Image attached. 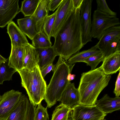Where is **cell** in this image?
<instances>
[{"mask_svg":"<svg viewBox=\"0 0 120 120\" xmlns=\"http://www.w3.org/2000/svg\"><path fill=\"white\" fill-rule=\"evenodd\" d=\"M50 0H40L33 14L30 16L34 23L37 33L42 32L44 22L48 16Z\"/></svg>","mask_w":120,"mask_h":120,"instance_id":"7c38bea8","label":"cell"},{"mask_svg":"<svg viewBox=\"0 0 120 120\" xmlns=\"http://www.w3.org/2000/svg\"><path fill=\"white\" fill-rule=\"evenodd\" d=\"M83 0H72L74 7L75 8H80Z\"/></svg>","mask_w":120,"mask_h":120,"instance_id":"e575fe53","label":"cell"},{"mask_svg":"<svg viewBox=\"0 0 120 120\" xmlns=\"http://www.w3.org/2000/svg\"><path fill=\"white\" fill-rule=\"evenodd\" d=\"M74 65L69 64L59 56L52 76L47 86L44 99L47 107L50 108L59 101L62 94L70 82L67 79Z\"/></svg>","mask_w":120,"mask_h":120,"instance_id":"3957f363","label":"cell"},{"mask_svg":"<svg viewBox=\"0 0 120 120\" xmlns=\"http://www.w3.org/2000/svg\"><path fill=\"white\" fill-rule=\"evenodd\" d=\"M79 100L78 88L75 87L74 83L70 82L63 92L59 101L72 108L79 104Z\"/></svg>","mask_w":120,"mask_h":120,"instance_id":"4fadbf2b","label":"cell"},{"mask_svg":"<svg viewBox=\"0 0 120 120\" xmlns=\"http://www.w3.org/2000/svg\"><path fill=\"white\" fill-rule=\"evenodd\" d=\"M97 9L109 15L116 16L117 13L111 10L109 7L105 0H96Z\"/></svg>","mask_w":120,"mask_h":120,"instance_id":"f546056e","label":"cell"},{"mask_svg":"<svg viewBox=\"0 0 120 120\" xmlns=\"http://www.w3.org/2000/svg\"><path fill=\"white\" fill-rule=\"evenodd\" d=\"M7 29L11 39V46H23L29 43L26 35L14 21L8 24Z\"/></svg>","mask_w":120,"mask_h":120,"instance_id":"5bb4252c","label":"cell"},{"mask_svg":"<svg viewBox=\"0 0 120 120\" xmlns=\"http://www.w3.org/2000/svg\"><path fill=\"white\" fill-rule=\"evenodd\" d=\"M120 24L119 19L116 16L110 15L97 9L94 11L93 15L91 32V36L99 40L106 30Z\"/></svg>","mask_w":120,"mask_h":120,"instance_id":"277c9868","label":"cell"},{"mask_svg":"<svg viewBox=\"0 0 120 120\" xmlns=\"http://www.w3.org/2000/svg\"><path fill=\"white\" fill-rule=\"evenodd\" d=\"M80 8H74L54 38L52 46L58 56L66 61L84 46L80 20Z\"/></svg>","mask_w":120,"mask_h":120,"instance_id":"6da1fadb","label":"cell"},{"mask_svg":"<svg viewBox=\"0 0 120 120\" xmlns=\"http://www.w3.org/2000/svg\"><path fill=\"white\" fill-rule=\"evenodd\" d=\"M39 59L35 48L29 43L25 45L23 68L31 70L38 64Z\"/></svg>","mask_w":120,"mask_h":120,"instance_id":"d6986e66","label":"cell"},{"mask_svg":"<svg viewBox=\"0 0 120 120\" xmlns=\"http://www.w3.org/2000/svg\"><path fill=\"white\" fill-rule=\"evenodd\" d=\"M113 92L115 95L116 97H119L120 94V72L119 71L115 84V88Z\"/></svg>","mask_w":120,"mask_h":120,"instance_id":"d6a6232c","label":"cell"},{"mask_svg":"<svg viewBox=\"0 0 120 120\" xmlns=\"http://www.w3.org/2000/svg\"><path fill=\"white\" fill-rule=\"evenodd\" d=\"M32 45L35 48L52 46L51 41L42 32L37 33L32 40Z\"/></svg>","mask_w":120,"mask_h":120,"instance_id":"484cf974","label":"cell"},{"mask_svg":"<svg viewBox=\"0 0 120 120\" xmlns=\"http://www.w3.org/2000/svg\"><path fill=\"white\" fill-rule=\"evenodd\" d=\"M72 120H99L107 114L96 106H86L78 104L72 108Z\"/></svg>","mask_w":120,"mask_h":120,"instance_id":"ba28073f","label":"cell"},{"mask_svg":"<svg viewBox=\"0 0 120 120\" xmlns=\"http://www.w3.org/2000/svg\"><path fill=\"white\" fill-rule=\"evenodd\" d=\"M35 106L30 103L27 112L25 120H35Z\"/></svg>","mask_w":120,"mask_h":120,"instance_id":"4dcf8cb0","label":"cell"},{"mask_svg":"<svg viewBox=\"0 0 120 120\" xmlns=\"http://www.w3.org/2000/svg\"><path fill=\"white\" fill-rule=\"evenodd\" d=\"M111 78L110 75L104 73L100 67L83 73L78 88L80 97L79 104L95 105L99 95L108 85Z\"/></svg>","mask_w":120,"mask_h":120,"instance_id":"7a4b0ae2","label":"cell"},{"mask_svg":"<svg viewBox=\"0 0 120 120\" xmlns=\"http://www.w3.org/2000/svg\"><path fill=\"white\" fill-rule=\"evenodd\" d=\"M17 21L21 31L32 40L37 32L35 25L31 17L18 19Z\"/></svg>","mask_w":120,"mask_h":120,"instance_id":"44dd1931","label":"cell"},{"mask_svg":"<svg viewBox=\"0 0 120 120\" xmlns=\"http://www.w3.org/2000/svg\"><path fill=\"white\" fill-rule=\"evenodd\" d=\"M30 103L27 97L22 94L16 106L5 120H25Z\"/></svg>","mask_w":120,"mask_h":120,"instance_id":"e0dca14e","label":"cell"},{"mask_svg":"<svg viewBox=\"0 0 120 120\" xmlns=\"http://www.w3.org/2000/svg\"><path fill=\"white\" fill-rule=\"evenodd\" d=\"M40 0H24L22 2L20 12L25 17L30 16L34 13Z\"/></svg>","mask_w":120,"mask_h":120,"instance_id":"d4e9b609","label":"cell"},{"mask_svg":"<svg viewBox=\"0 0 120 120\" xmlns=\"http://www.w3.org/2000/svg\"></svg>","mask_w":120,"mask_h":120,"instance_id":"ab89813d","label":"cell"},{"mask_svg":"<svg viewBox=\"0 0 120 120\" xmlns=\"http://www.w3.org/2000/svg\"><path fill=\"white\" fill-rule=\"evenodd\" d=\"M55 67V65L53 63H50L45 66L41 70V72L43 78H44L45 75L51 70L54 71Z\"/></svg>","mask_w":120,"mask_h":120,"instance_id":"1f68e13d","label":"cell"},{"mask_svg":"<svg viewBox=\"0 0 120 120\" xmlns=\"http://www.w3.org/2000/svg\"><path fill=\"white\" fill-rule=\"evenodd\" d=\"M92 0H83L80 13L82 43L83 46L92 41L91 34L92 24L91 15Z\"/></svg>","mask_w":120,"mask_h":120,"instance_id":"52a82bcc","label":"cell"},{"mask_svg":"<svg viewBox=\"0 0 120 120\" xmlns=\"http://www.w3.org/2000/svg\"><path fill=\"white\" fill-rule=\"evenodd\" d=\"M99 120H106L104 118H102Z\"/></svg>","mask_w":120,"mask_h":120,"instance_id":"74e56055","label":"cell"},{"mask_svg":"<svg viewBox=\"0 0 120 120\" xmlns=\"http://www.w3.org/2000/svg\"><path fill=\"white\" fill-rule=\"evenodd\" d=\"M56 13V10L53 13L48 16L45 20L42 27V32L50 41Z\"/></svg>","mask_w":120,"mask_h":120,"instance_id":"4316f807","label":"cell"},{"mask_svg":"<svg viewBox=\"0 0 120 120\" xmlns=\"http://www.w3.org/2000/svg\"><path fill=\"white\" fill-rule=\"evenodd\" d=\"M7 59L3 57L0 54V64L6 61Z\"/></svg>","mask_w":120,"mask_h":120,"instance_id":"8d00e7d4","label":"cell"},{"mask_svg":"<svg viewBox=\"0 0 120 120\" xmlns=\"http://www.w3.org/2000/svg\"><path fill=\"white\" fill-rule=\"evenodd\" d=\"M8 59L0 64V84L5 81L11 80L13 74L17 71L8 65Z\"/></svg>","mask_w":120,"mask_h":120,"instance_id":"603a6c76","label":"cell"},{"mask_svg":"<svg viewBox=\"0 0 120 120\" xmlns=\"http://www.w3.org/2000/svg\"><path fill=\"white\" fill-rule=\"evenodd\" d=\"M63 0H50L49 5V11H54L58 7Z\"/></svg>","mask_w":120,"mask_h":120,"instance_id":"836d02e7","label":"cell"},{"mask_svg":"<svg viewBox=\"0 0 120 120\" xmlns=\"http://www.w3.org/2000/svg\"><path fill=\"white\" fill-rule=\"evenodd\" d=\"M96 105L103 112L107 114L120 109V98H111L107 94L97 100Z\"/></svg>","mask_w":120,"mask_h":120,"instance_id":"2e32d148","label":"cell"},{"mask_svg":"<svg viewBox=\"0 0 120 120\" xmlns=\"http://www.w3.org/2000/svg\"><path fill=\"white\" fill-rule=\"evenodd\" d=\"M17 72L21 81L28 88L32 90H39L45 94L47 85L38 64L31 70L23 68Z\"/></svg>","mask_w":120,"mask_h":120,"instance_id":"8992f818","label":"cell"},{"mask_svg":"<svg viewBox=\"0 0 120 120\" xmlns=\"http://www.w3.org/2000/svg\"><path fill=\"white\" fill-rule=\"evenodd\" d=\"M74 9L72 0H63L56 10L51 37L54 38L58 32Z\"/></svg>","mask_w":120,"mask_h":120,"instance_id":"8fae6325","label":"cell"},{"mask_svg":"<svg viewBox=\"0 0 120 120\" xmlns=\"http://www.w3.org/2000/svg\"><path fill=\"white\" fill-rule=\"evenodd\" d=\"M35 120H49L47 108L43 107L41 103L38 105L35 109Z\"/></svg>","mask_w":120,"mask_h":120,"instance_id":"f1b7e54d","label":"cell"},{"mask_svg":"<svg viewBox=\"0 0 120 120\" xmlns=\"http://www.w3.org/2000/svg\"><path fill=\"white\" fill-rule=\"evenodd\" d=\"M104 54L101 52L92 55L85 60L83 62L89 66L91 68V70H94L98 64L103 62L105 58Z\"/></svg>","mask_w":120,"mask_h":120,"instance_id":"83f0119b","label":"cell"},{"mask_svg":"<svg viewBox=\"0 0 120 120\" xmlns=\"http://www.w3.org/2000/svg\"><path fill=\"white\" fill-rule=\"evenodd\" d=\"M120 41V26L117 25L106 30L96 45L98 49L105 57L120 50L117 48Z\"/></svg>","mask_w":120,"mask_h":120,"instance_id":"5b68a950","label":"cell"},{"mask_svg":"<svg viewBox=\"0 0 120 120\" xmlns=\"http://www.w3.org/2000/svg\"><path fill=\"white\" fill-rule=\"evenodd\" d=\"M1 96H1L0 94V99H1Z\"/></svg>","mask_w":120,"mask_h":120,"instance_id":"f35d334b","label":"cell"},{"mask_svg":"<svg viewBox=\"0 0 120 120\" xmlns=\"http://www.w3.org/2000/svg\"><path fill=\"white\" fill-rule=\"evenodd\" d=\"M22 93L12 90L5 93L0 100V120H5L16 106Z\"/></svg>","mask_w":120,"mask_h":120,"instance_id":"30bf717a","label":"cell"},{"mask_svg":"<svg viewBox=\"0 0 120 120\" xmlns=\"http://www.w3.org/2000/svg\"><path fill=\"white\" fill-rule=\"evenodd\" d=\"M71 108L61 103L53 112L51 120H67Z\"/></svg>","mask_w":120,"mask_h":120,"instance_id":"cb8c5ba5","label":"cell"},{"mask_svg":"<svg viewBox=\"0 0 120 120\" xmlns=\"http://www.w3.org/2000/svg\"><path fill=\"white\" fill-rule=\"evenodd\" d=\"M104 73L107 75L116 73L120 68V50L105 57L100 66Z\"/></svg>","mask_w":120,"mask_h":120,"instance_id":"9a60e30c","label":"cell"},{"mask_svg":"<svg viewBox=\"0 0 120 120\" xmlns=\"http://www.w3.org/2000/svg\"><path fill=\"white\" fill-rule=\"evenodd\" d=\"M75 75H71V73H70L68 75L67 79L68 80L70 81L74 80L75 78Z\"/></svg>","mask_w":120,"mask_h":120,"instance_id":"d590c367","label":"cell"},{"mask_svg":"<svg viewBox=\"0 0 120 120\" xmlns=\"http://www.w3.org/2000/svg\"><path fill=\"white\" fill-rule=\"evenodd\" d=\"M24 46H11L10 54L8 58V65L17 72L23 68Z\"/></svg>","mask_w":120,"mask_h":120,"instance_id":"ac0fdd59","label":"cell"},{"mask_svg":"<svg viewBox=\"0 0 120 120\" xmlns=\"http://www.w3.org/2000/svg\"><path fill=\"white\" fill-rule=\"evenodd\" d=\"M35 49L38 55V65L40 70L47 64L53 63L56 57L58 56L52 46L45 48H36Z\"/></svg>","mask_w":120,"mask_h":120,"instance_id":"ffe728a7","label":"cell"},{"mask_svg":"<svg viewBox=\"0 0 120 120\" xmlns=\"http://www.w3.org/2000/svg\"><path fill=\"white\" fill-rule=\"evenodd\" d=\"M18 0H0V27L3 28L20 12Z\"/></svg>","mask_w":120,"mask_h":120,"instance_id":"9c48e42d","label":"cell"},{"mask_svg":"<svg viewBox=\"0 0 120 120\" xmlns=\"http://www.w3.org/2000/svg\"><path fill=\"white\" fill-rule=\"evenodd\" d=\"M101 53L98 49L96 45L90 49L81 52H78L71 56L67 61L69 64H74L78 62H83L89 57L95 54Z\"/></svg>","mask_w":120,"mask_h":120,"instance_id":"7402d4cb","label":"cell"}]
</instances>
